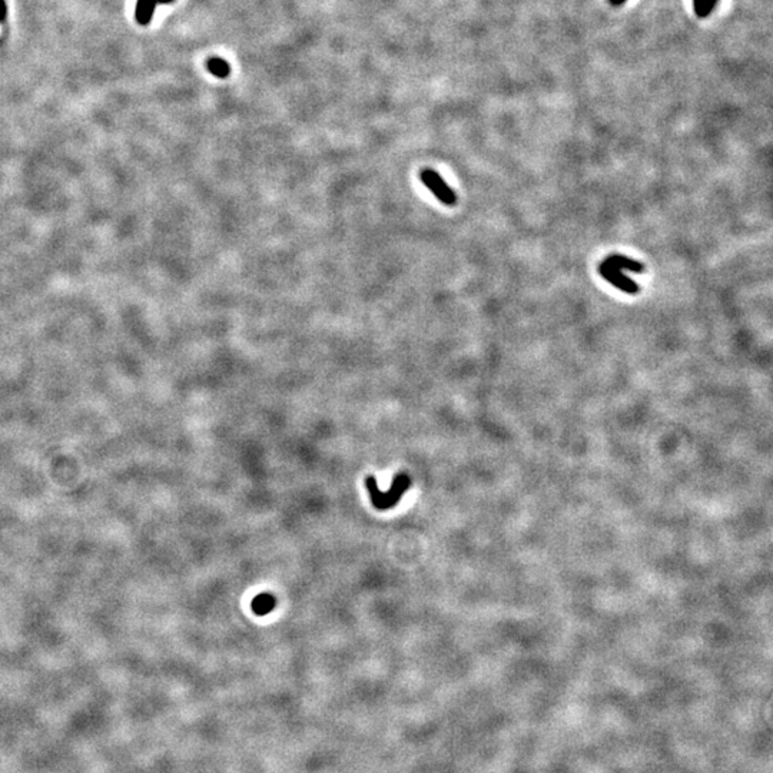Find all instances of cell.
<instances>
[{"label":"cell","mask_w":773,"mask_h":773,"mask_svg":"<svg viewBox=\"0 0 773 773\" xmlns=\"http://www.w3.org/2000/svg\"><path fill=\"white\" fill-rule=\"evenodd\" d=\"M156 6H158L156 0H138L136 12H135V18H136L138 23L142 25V26L149 25V22H151V19L155 13Z\"/></svg>","instance_id":"obj_4"},{"label":"cell","mask_w":773,"mask_h":773,"mask_svg":"<svg viewBox=\"0 0 773 773\" xmlns=\"http://www.w3.org/2000/svg\"><path fill=\"white\" fill-rule=\"evenodd\" d=\"M719 4V0H706V6H704V12H706V16L710 15V12L715 9Z\"/></svg>","instance_id":"obj_10"},{"label":"cell","mask_w":773,"mask_h":773,"mask_svg":"<svg viewBox=\"0 0 773 773\" xmlns=\"http://www.w3.org/2000/svg\"><path fill=\"white\" fill-rule=\"evenodd\" d=\"M6 16H8L6 0H0V23L6 21Z\"/></svg>","instance_id":"obj_9"},{"label":"cell","mask_w":773,"mask_h":773,"mask_svg":"<svg viewBox=\"0 0 773 773\" xmlns=\"http://www.w3.org/2000/svg\"><path fill=\"white\" fill-rule=\"evenodd\" d=\"M608 265H610L612 268H616V269H627V271H633V272H643L644 271V267L643 264L632 260V258H627V257H623V255H612L609 257L606 261H605Z\"/></svg>","instance_id":"obj_5"},{"label":"cell","mask_w":773,"mask_h":773,"mask_svg":"<svg viewBox=\"0 0 773 773\" xmlns=\"http://www.w3.org/2000/svg\"><path fill=\"white\" fill-rule=\"evenodd\" d=\"M207 66H208V71H209L214 76H216V78H219V79L228 78L229 74H231V66H229V64H228L226 61H223V59L216 57V56L209 59L208 64H207Z\"/></svg>","instance_id":"obj_7"},{"label":"cell","mask_w":773,"mask_h":773,"mask_svg":"<svg viewBox=\"0 0 773 773\" xmlns=\"http://www.w3.org/2000/svg\"><path fill=\"white\" fill-rule=\"evenodd\" d=\"M626 2H627V0H609V4H610L612 6H622V5H624Z\"/></svg>","instance_id":"obj_11"},{"label":"cell","mask_w":773,"mask_h":773,"mask_svg":"<svg viewBox=\"0 0 773 773\" xmlns=\"http://www.w3.org/2000/svg\"><path fill=\"white\" fill-rule=\"evenodd\" d=\"M172 2H173V0H156L158 5H169Z\"/></svg>","instance_id":"obj_12"},{"label":"cell","mask_w":773,"mask_h":773,"mask_svg":"<svg viewBox=\"0 0 773 773\" xmlns=\"http://www.w3.org/2000/svg\"><path fill=\"white\" fill-rule=\"evenodd\" d=\"M366 484H367V489L370 492V497H371V501H373L374 507L378 508V510H388V508H393L398 504V501L402 497V494L405 493V490L411 486V480H409V477L407 474H398L397 477H394V483H393L391 489L385 493L378 490L377 480L374 477H368Z\"/></svg>","instance_id":"obj_1"},{"label":"cell","mask_w":773,"mask_h":773,"mask_svg":"<svg viewBox=\"0 0 773 773\" xmlns=\"http://www.w3.org/2000/svg\"><path fill=\"white\" fill-rule=\"evenodd\" d=\"M704 6H706V0H693V9L697 18H707L704 12Z\"/></svg>","instance_id":"obj_8"},{"label":"cell","mask_w":773,"mask_h":773,"mask_svg":"<svg viewBox=\"0 0 773 773\" xmlns=\"http://www.w3.org/2000/svg\"><path fill=\"white\" fill-rule=\"evenodd\" d=\"M422 182L424 184V187L427 190H430L433 192V195L444 205L447 207H453L455 202H457V195L455 192L447 185V182L444 181V178L434 169H430V168H426L422 170Z\"/></svg>","instance_id":"obj_2"},{"label":"cell","mask_w":773,"mask_h":773,"mask_svg":"<svg viewBox=\"0 0 773 773\" xmlns=\"http://www.w3.org/2000/svg\"><path fill=\"white\" fill-rule=\"evenodd\" d=\"M599 274L608 281L610 282L612 285H615L617 289L626 292V293H637L639 292V285L630 279L629 277H626L620 269H616V268H612L610 265H608L606 262H603L600 267H599Z\"/></svg>","instance_id":"obj_3"},{"label":"cell","mask_w":773,"mask_h":773,"mask_svg":"<svg viewBox=\"0 0 773 773\" xmlns=\"http://www.w3.org/2000/svg\"><path fill=\"white\" fill-rule=\"evenodd\" d=\"M252 610L258 616H265L275 608V598L269 593H262L252 600Z\"/></svg>","instance_id":"obj_6"}]
</instances>
